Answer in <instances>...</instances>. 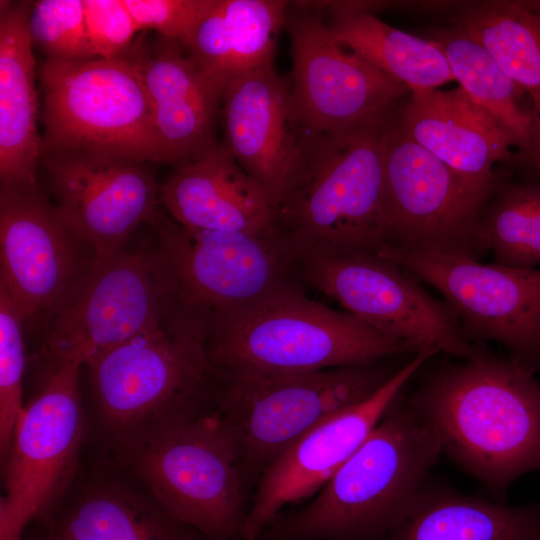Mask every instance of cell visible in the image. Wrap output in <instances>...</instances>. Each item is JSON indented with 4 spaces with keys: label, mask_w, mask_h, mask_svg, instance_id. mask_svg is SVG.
<instances>
[{
    "label": "cell",
    "mask_w": 540,
    "mask_h": 540,
    "mask_svg": "<svg viewBox=\"0 0 540 540\" xmlns=\"http://www.w3.org/2000/svg\"><path fill=\"white\" fill-rule=\"evenodd\" d=\"M399 102V101H398ZM397 103L381 130L387 244L479 260L477 226L493 191L470 183L404 130Z\"/></svg>",
    "instance_id": "10"
},
{
    "label": "cell",
    "mask_w": 540,
    "mask_h": 540,
    "mask_svg": "<svg viewBox=\"0 0 540 540\" xmlns=\"http://www.w3.org/2000/svg\"><path fill=\"white\" fill-rule=\"evenodd\" d=\"M25 318L7 290L0 285V453L3 462L24 408L22 381L25 368Z\"/></svg>",
    "instance_id": "31"
},
{
    "label": "cell",
    "mask_w": 540,
    "mask_h": 540,
    "mask_svg": "<svg viewBox=\"0 0 540 540\" xmlns=\"http://www.w3.org/2000/svg\"><path fill=\"white\" fill-rule=\"evenodd\" d=\"M29 31L33 44L49 59L81 61L95 56L87 37L83 0L34 2Z\"/></svg>",
    "instance_id": "32"
},
{
    "label": "cell",
    "mask_w": 540,
    "mask_h": 540,
    "mask_svg": "<svg viewBox=\"0 0 540 540\" xmlns=\"http://www.w3.org/2000/svg\"><path fill=\"white\" fill-rule=\"evenodd\" d=\"M65 540H202L149 492L116 480L89 485L52 523Z\"/></svg>",
    "instance_id": "26"
},
{
    "label": "cell",
    "mask_w": 540,
    "mask_h": 540,
    "mask_svg": "<svg viewBox=\"0 0 540 540\" xmlns=\"http://www.w3.org/2000/svg\"><path fill=\"white\" fill-rule=\"evenodd\" d=\"M78 362L49 367L38 393L24 406L4 465L0 530L22 537L64 492L76 469L85 415Z\"/></svg>",
    "instance_id": "13"
},
{
    "label": "cell",
    "mask_w": 540,
    "mask_h": 540,
    "mask_svg": "<svg viewBox=\"0 0 540 540\" xmlns=\"http://www.w3.org/2000/svg\"><path fill=\"white\" fill-rule=\"evenodd\" d=\"M86 32L94 55L110 59L133 44L138 25L124 0H83Z\"/></svg>",
    "instance_id": "35"
},
{
    "label": "cell",
    "mask_w": 540,
    "mask_h": 540,
    "mask_svg": "<svg viewBox=\"0 0 540 540\" xmlns=\"http://www.w3.org/2000/svg\"><path fill=\"white\" fill-rule=\"evenodd\" d=\"M437 354L423 350L371 397L314 428L262 474L239 538L258 540L282 508L316 494L362 445L406 384Z\"/></svg>",
    "instance_id": "17"
},
{
    "label": "cell",
    "mask_w": 540,
    "mask_h": 540,
    "mask_svg": "<svg viewBox=\"0 0 540 540\" xmlns=\"http://www.w3.org/2000/svg\"><path fill=\"white\" fill-rule=\"evenodd\" d=\"M215 370L214 409L233 438L243 483L257 484L291 446L371 397L398 369L379 361L303 373Z\"/></svg>",
    "instance_id": "6"
},
{
    "label": "cell",
    "mask_w": 540,
    "mask_h": 540,
    "mask_svg": "<svg viewBox=\"0 0 540 540\" xmlns=\"http://www.w3.org/2000/svg\"><path fill=\"white\" fill-rule=\"evenodd\" d=\"M1 1L0 179L1 185L37 186L43 140L37 130L35 60L29 31L30 5Z\"/></svg>",
    "instance_id": "23"
},
{
    "label": "cell",
    "mask_w": 540,
    "mask_h": 540,
    "mask_svg": "<svg viewBox=\"0 0 540 540\" xmlns=\"http://www.w3.org/2000/svg\"><path fill=\"white\" fill-rule=\"evenodd\" d=\"M156 223L154 250L173 312L207 331L222 317L305 283L300 259L276 231H198L161 216Z\"/></svg>",
    "instance_id": "7"
},
{
    "label": "cell",
    "mask_w": 540,
    "mask_h": 540,
    "mask_svg": "<svg viewBox=\"0 0 540 540\" xmlns=\"http://www.w3.org/2000/svg\"><path fill=\"white\" fill-rule=\"evenodd\" d=\"M40 78L42 155L88 153L168 163L141 75L124 54L97 60L48 59Z\"/></svg>",
    "instance_id": "8"
},
{
    "label": "cell",
    "mask_w": 540,
    "mask_h": 540,
    "mask_svg": "<svg viewBox=\"0 0 540 540\" xmlns=\"http://www.w3.org/2000/svg\"><path fill=\"white\" fill-rule=\"evenodd\" d=\"M384 540H540V501L511 506L428 478Z\"/></svg>",
    "instance_id": "24"
},
{
    "label": "cell",
    "mask_w": 540,
    "mask_h": 540,
    "mask_svg": "<svg viewBox=\"0 0 540 540\" xmlns=\"http://www.w3.org/2000/svg\"><path fill=\"white\" fill-rule=\"evenodd\" d=\"M442 454L496 501L540 472V380L511 358L481 346L459 364L429 373L409 397Z\"/></svg>",
    "instance_id": "1"
},
{
    "label": "cell",
    "mask_w": 540,
    "mask_h": 540,
    "mask_svg": "<svg viewBox=\"0 0 540 540\" xmlns=\"http://www.w3.org/2000/svg\"><path fill=\"white\" fill-rule=\"evenodd\" d=\"M442 450L408 398L394 402L313 499L263 540H384L406 518Z\"/></svg>",
    "instance_id": "3"
},
{
    "label": "cell",
    "mask_w": 540,
    "mask_h": 540,
    "mask_svg": "<svg viewBox=\"0 0 540 540\" xmlns=\"http://www.w3.org/2000/svg\"><path fill=\"white\" fill-rule=\"evenodd\" d=\"M55 206L99 258L125 248L143 223L155 224L159 188L144 162L88 153L43 154Z\"/></svg>",
    "instance_id": "16"
},
{
    "label": "cell",
    "mask_w": 540,
    "mask_h": 540,
    "mask_svg": "<svg viewBox=\"0 0 540 540\" xmlns=\"http://www.w3.org/2000/svg\"><path fill=\"white\" fill-rule=\"evenodd\" d=\"M215 368L258 373H303L364 365L416 354L346 311L290 288L216 320L206 338Z\"/></svg>",
    "instance_id": "5"
},
{
    "label": "cell",
    "mask_w": 540,
    "mask_h": 540,
    "mask_svg": "<svg viewBox=\"0 0 540 540\" xmlns=\"http://www.w3.org/2000/svg\"><path fill=\"white\" fill-rule=\"evenodd\" d=\"M184 48L200 71L224 91L235 75L233 52L224 16V0H217Z\"/></svg>",
    "instance_id": "34"
},
{
    "label": "cell",
    "mask_w": 540,
    "mask_h": 540,
    "mask_svg": "<svg viewBox=\"0 0 540 540\" xmlns=\"http://www.w3.org/2000/svg\"><path fill=\"white\" fill-rule=\"evenodd\" d=\"M479 243L495 263L540 267V182L497 181L477 226Z\"/></svg>",
    "instance_id": "29"
},
{
    "label": "cell",
    "mask_w": 540,
    "mask_h": 540,
    "mask_svg": "<svg viewBox=\"0 0 540 540\" xmlns=\"http://www.w3.org/2000/svg\"><path fill=\"white\" fill-rule=\"evenodd\" d=\"M206 338L202 324L172 313L87 361L100 425L124 459L214 409L216 370Z\"/></svg>",
    "instance_id": "2"
},
{
    "label": "cell",
    "mask_w": 540,
    "mask_h": 540,
    "mask_svg": "<svg viewBox=\"0 0 540 540\" xmlns=\"http://www.w3.org/2000/svg\"><path fill=\"white\" fill-rule=\"evenodd\" d=\"M425 39L443 52L459 86L528 160L538 138L540 117L520 104L523 91L458 26L432 28Z\"/></svg>",
    "instance_id": "27"
},
{
    "label": "cell",
    "mask_w": 540,
    "mask_h": 540,
    "mask_svg": "<svg viewBox=\"0 0 540 540\" xmlns=\"http://www.w3.org/2000/svg\"><path fill=\"white\" fill-rule=\"evenodd\" d=\"M173 308L154 247L94 256L49 311L41 352L78 362L154 330Z\"/></svg>",
    "instance_id": "9"
},
{
    "label": "cell",
    "mask_w": 540,
    "mask_h": 540,
    "mask_svg": "<svg viewBox=\"0 0 540 540\" xmlns=\"http://www.w3.org/2000/svg\"><path fill=\"white\" fill-rule=\"evenodd\" d=\"M159 200L176 223L191 230L275 232L266 192L224 142L197 161L177 166L160 186Z\"/></svg>",
    "instance_id": "21"
},
{
    "label": "cell",
    "mask_w": 540,
    "mask_h": 540,
    "mask_svg": "<svg viewBox=\"0 0 540 540\" xmlns=\"http://www.w3.org/2000/svg\"><path fill=\"white\" fill-rule=\"evenodd\" d=\"M528 161L533 165L537 174L540 176V130L535 144L534 150L528 159Z\"/></svg>",
    "instance_id": "36"
},
{
    "label": "cell",
    "mask_w": 540,
    "mask_h": 540,
    "mask_svg": "<svg viewBox=\"0 0 540 540\" xmlns=\"http://www.w3.org/2000/svg\"><path fill=\"white\" fill-rule=\"evenodd\" d=\"M139 30L153 29L160 36L189 43L203 17L217 0H124Z\"/></svg>",
    "instance_id": "33"
},
{
    "label": "cell",
    "mask_w": 540,
    "mask_h": 540,
    "mask_svg": "<svg viewBox=\"0 0 540 540\" xmlns=\"http://www.w3.org/2000/svg\"><path fill=\"white\" fill-rule=\"evenodd\" d=\"M377 254L441 293L468 340L497 342L509 358L540 372V268L390 246Z\"/></svg>",
    "instance_id": "12"
},
{
    "label": "cell",
    "mask_w": 540,
    "mask_h": 540,
    "mask_svg": "<svg viewBox=\"0 0 540 540\" xmlns=\"http://www.w3.org/2000/svg\"><path fill=\"white\" fill-rule=\"evenodd\" d=\"M332 13L327 27L344 48L358 54L410 91L438 89L454 81L443 52L430 40L380 20L368 2H315Z\"/></svg>",
    "instance_id": "25"
},
{
    "label": "cell",
    "mask_w": 540,
    "mask_h": 540,
    "mask_svg": "<svg viewBox=\"0 0 540 540\" xmlns=\"http://www.w3.org/2000/svg\"><path fill=\"white\" fill-rule=\"evenodd\" d=\"M303 281L344 311L418 351L469 357L474 346L447 305L419 279L378 254L311 256L300 259Z\"/></svg>",
    "instance_id": "14"
},
{
    "label": "cell",
    "mask_w": 540,
    "mask_h": 540,
    "mask_svg": "<svg viewBox=\"0 0 540 540\" xmlns=\"http://www.w3.org/2000/svg\"><path fill=\"white\" fill-rule=\"evenodd\" d=\"M288 11L292 100L312 133L338 132L370 121L410 93L331 35L320 12L299 2Z\"/></svg>",
    "instance_id": "15"
},
{
    "label": "cell",
    "mask_w": 540,
    "mask_h": 540,
    "mask_svg": "<svg viewBox=\"0 0 540 540\" xmlns=\"http://www.w3.org/2000/svg\"><path fill=\"white\" fill-rule=\"evenodd\" d=\"M454 25L481 45L532 101L540 117V1L461 5Z\"/></svg>",
    "instance_id": "28"
},
{
    "label": "cell",
    "mask_w": 540,
    "mask_h": 540,
    "mask_svg": "<svg viewBox=\"0 0 540 540\" xmlns=\"http://www.w3.org/2000/svg\"><path fill=\"white\" fill-rule=\"evenodd\" d=\"M405 132L461 177L493 191L492 167L515 157L510 138L458 86L452 90L410 91L397 104Z\"/></svg>",
    "instance_id": "22"
},
{
    "label": "cell",
    "mask_w": 540,
    "mask_h": 540,
    "mask_svg": "<svg viewBox=\"0 0 540 540\" xmlns=\"http://www.w3.org/2000/svg\"><path fill=\"white\" fill-rule=\"evenodd\" d=\"M384 113L343 131L306 130L297 175L273 209L276 233L299 259L377 254L387 244Z\"/></svg>",
    "instance_id": "4"
},
{
    "label": "cell",
    "mask_w": 540,
    "mask_h": 540,
    "mask_svg": "<svg viewBox=\"0 0 540 540\" xmlns=\"http://www.w3.org/2000/svg\"><path fill=\"white\" fill-rule=\"evenodd\" d=\"M221 102L224 143L264 189L274 209L297 175L306 135L295 112L289 78L274 66L236 75Z\"/></svg>",
    "instance_id": "19"
},
{
    "label": "cell",
    "mask_w": 540,
    "mask_h": 540,
    "mask_svg": "<svg viewBox=\"0 0 540 540\" xmlns=\"http://www.w3.org/2000/svg\"><path fill=\"white\" fill-rule=\"evenodd\" d=\"M124 460L180 522L209 540L239 538L247 514L244 483L233 438L215 409Z\"/></svg>",
    "instance_id": "11"
},
{
    "label": "cell",
    "mask_w": 540,
    "mask_h": 540,
    "mask_svg": "<svg viewBox=\"0 0 540 540\" xmlns=\"http://www.w3.org/2000/svg\"><path fill=\"white\" fill-rule=\"evenodd\" d=\"M44 540H65L63 538H61L60 536L56 535L55 533H53L52 531H49V533L47 534V536L44 538Z\"/></svg>",
    "instance_id": "37"
},
{
    "label": "cell",
    "mask_w": 540,
    "mask_h": 540,
    "mask_svg": "<svg viewBox=\"0 0 540 540\" xmlns=\"http://www.w3.org/2000/svg\"><path fill=\"white\" fill-rule=\"evenodd\" d=\"M87 250L38 185H1L0 285L25 321L49 313L94 257Z\"/></svg>",
    "instance_id": "18"
},
{
    "label": "cell",
    "mask_w": 540,
    "mask_h": 540,
    "mask_svg": "<svg viewBox=\"0 0 540 540\" xmlns=\"http://www.w3.org/2000/svg\"><path fill=\"white\" fill-rule=\"evenodd\" d=\"M290 6L283 0H224L234 76L274 66L277 36Z\"/></svg>",
    "instance_id": "30"
},
{
    "label": "cell",
    "mask_w": 540,
    "mask_h": 540,
    "mask_svg": "<svg viewBox=\"0 0 540 540\" xmlns=\"http://www.w3.org/2000/svg\"><path fill=\"white\" fill-rule=\"evenodd\" d=\"M186 52L180 42L160 36L141 37L123 53L141 75L159 140L176 167L197 161L218 144L215 121L223 93Z\"/></svg>",
    "instance_id": "20"
}]
</instances>
